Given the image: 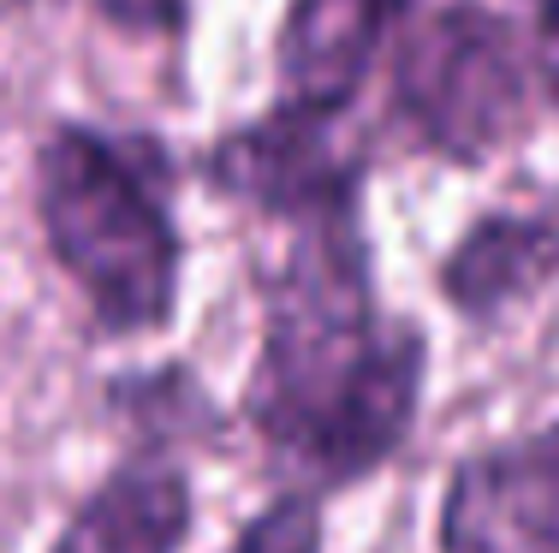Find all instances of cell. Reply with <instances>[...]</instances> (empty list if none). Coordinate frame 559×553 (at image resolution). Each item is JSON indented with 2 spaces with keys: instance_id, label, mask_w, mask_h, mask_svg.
Returning <instances> with one entry per match:
<instances>
[{
  "instance_id": "obj_1",
  "label": "cell",
  "mask_w": 559,
  "mask_h": 553,
  "mask_svg": "<svg viewBox=\"0 0 559 553\" xmlns=\"http://www.w3.org/2000/svg\"><path fill=\"white\" fill-rule=\"evenodd\" d=\"M286 227L292 239L262 280V339L238 411L292 489L322 500L376 477L411 441L429 339L376 292L364 191Z\"/></svg>"
},
{
  "instance_id": "obj_2",
  "label": "cell",
  "mask_w": 559,
  "mask_h": 553,
  "mask_svg": "<svg viewBox=\"0 0 559 553\" xmlns=\"http://www.w3.org/2000/svg\"><path fill=\"white\" fill-rule=\"evenodd\" d=\"M36 220L96 334L143 339L173 322L185 239L162 196L155 143H119L96 125H55L36 149Z\"/></svg>"
},
{
  "instance_id": "obj_3",
  "label": "cell",
  "mask_w": 559,
  "mask_h": 553,
  "mask_svg": "<svg viewBox=\"0 0 559 553\" xmlns=\"http://www.w3.org/2000/svg\"><path fill=\"white\" fill-rule=\"evenodd\" d=\"M393 120L452 167H483L530 131V60L518 24L483 0L423 12L393 55Z\"/></svg>"
},
{
  "instance_id": "obj_4",
  "label": "cell",
  "mask_w": 559,
  "mask_h": 553,
  "mask_svg": "<svg viewBox=\"0 0 559 553\" xmlns=\"http://www.w3.org/2000/svg\"><path fill=\"white\" fill-rule=\"evenodd\" d=\"M441 553H559V417L452 465L435 518Z\"/></svg>"
},
{
  "instance_id": "obj_5",
  "label": "cell",
  "mask_w": 559,
  "mask_h": 553,
  "mask_svg": "<svg viewBox=\"0 0 559 553\" xmlns=\"http://www.w3.org/2000/svg\"><path fill=\"white\" fill-rule=\"evenodd\" d=\"M203 179L269 220H298L334 196L364 191V161L340 149V120L274 101L262 120L209 143Z\"/></svg>"
},
{
  "instance_id": "obj_6",
  "label": "cell",
  "mask_w": 559,
  "mask_h": 553,
  "mask_svg": "<svg viewBox=\"0 0 559 553\" xmlns=\"http://www.w3.org/2000/svg\"><path fill=\"white\" fill-rule=\"evenodd\" d=\"M559 280V196L542 208H488L441 256V298L464 322H500Z\"/></svg>"
},
{
  "instance_id": "obj_7",
  "label": "cell",
  "mask_w": 559,
  "mask_h": 553,
  "mask_svg": "<svg viewBox=\"0 0 559 553\" xmlns=\"http://www.w3.org/2000/svg\"><path fill=\"white\" fill-rule=\"evenodd\" d=\"M191 536V477L173 458L131 453L72 506L48 553H179Z\"/></svg>"
},
{
  "instance_id": "obj_8",
  "label": "cell",
  "mask_w": 559,
  "mask_h": 553,
  "mask_svg": "<svg viewBox=\"0 0 559 553\" xmlns=\"http://www.w3.org/2000/svg\"><path fill=\"white\" fill-rule=\"evenodd\" d=\"M226 553H322V500L286 489L274 494L245 530L233 536Z\"/></svg>"
},
{
  "instance_id": "obj_9",
  "label": "cell",
  "mask_w": 559,
  "mask_h": 553,
  "mask_svg": "<svg viewBox=\"0 0 559 553\" xmlns=\"http://www.w3.org/2000/svg\"><path fill=\"white\" fill-rule=\"evenodd\" d=\"M96 12L126 36H162V43H179L191 31V7L185 0H96Z\"/></svg>"
},
{
  "instance_id": "obj_10",
  "label": "cell",
  "mask_w": 559,
  "mask_h": 553,
  "mask_svg": "<svg viewBox=\"0 0 559 553\" xmlns=\"http://www.w3.org/2000/svg\"><path fill=\"white\" fill-rule=\"evenodd\" d=\"M530 24H536V48H542V84H548L554 108H559V0H524Z\"/></svg>"
},
{
  "instance_id": "obj_11",
  "label": "cell",
  "mask_w": 559,
  "mask_h": 553,
  "mask_svg": "<svg viewBox=\"0 0 559 553\" xmlns=\"http://www.w3.org/2000/svg\"><path fill=\"white\" fill-rule=\"evenodd\" d=\"M399 7H405V12H411V0H399Z\"/></svg>"
}]
</instances>
